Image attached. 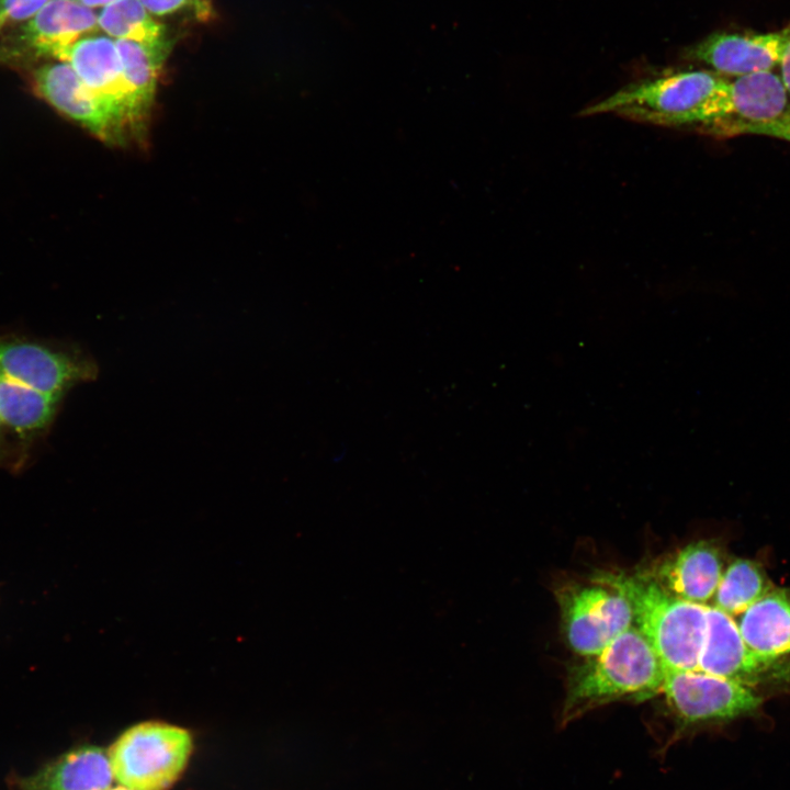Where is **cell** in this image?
<instances>
[{
    "label": "cell",
    "instance_id": "obj_26",
    "mask_svg": "<svg viewBox=\"0 0 790 790\" xmlns=\"http://www.w3.org/2000/svg\"><path fill=\"white\" fill-rule=\"evenodd\" d=\"M83 5L95 9V8H103L112 2H115L117 0H78Z\"/></svg>",
    "mask_w": 790,
    "mask_h": 790
},
{
    "label": "cell",
    "instance_id": "obj_8",
    "mask_svg": "<svg viewBox=\"0 0 790 790\" xmlns=\"http://www.w3.org/2000/svg\"><path fill=\"white\" fill-rule=\"evenodd\" d=\"M556 598L566 641L578 655L588 657L600 653L634 625L627 598L592 579L589 585L563 586Z\"/></svg>",
    "mask_w": 790,
    "mask_h": 790
},
{
    "label": "cell",
    "instance_id": "obj_2",
    "mask_svg": "<svg viewBox=\"0 0 790 790\" xmlns=\"http://www.w3.org/2000/svg\"><path fill=\"white\" fill-rule=\"evenodd\" d=\"M729 80L703 70L677 71L630 83L580 115L614 114L639 123L706 133L716 123Z\"/></svg>",
    "mask_w": 790,
    "mask_h": 790
},
{
    "label": "cell",
    "instance_id": "obj_5",
    "mask_svg": "<svg viewBox=\"0 0 790 790\" xmlns=\"http://www.w3.org/2000/svg\"><path fill=\"white\" fill-rule=\"evenodd\" d=\"M94 359L80 346L11 330H0V379L66 396L98 377Z\"/></svg>",
    "mask_w": 790,
    "mask_h": 790
},
{
    "label": "cell",
    "instance_id": "obj_7",
    "mask_svg": "<svg viewBox=\"0 0 790 790\" xmlns=\"http://www.w3.org/2000/svg\"><path fill=\"white\" fill-rule=\"evenodd\" d=\"M698 669L755 690L760 687L790 691V659L752 650L732 617L715 607H707V629Z\"/></svg>",
    "mask_w": 790,
    "mask_h": 790
},
{
    "label": "cell",
    "instance_id": "obj_1",
    "mask_svg": "<svg viewBox=\"0 0 790 790\" xmlns=\"http://www.w3.org/2000/svg\"><path fill=\"white\" fill-rule=\"evenodd\" d=\"M665 666L633 625L600 653L569 669L561 723L619 700L643 701L661 692Z\"/></svg>",
    "mask_w": 790,
    "mask_h": 790
},
{
    "label": "cell",
    "instance_id": "obj_12",
    "mask_svg": "<svg viewBox=\"0 0 790 790\" xmlns=\"http://www.w3.org/2000/svg\"><path fill=\"white\" fill-rule=\"evenodd\" d=\"M63 61L68 63L81 81L112 108L134 135L132 98L115 40L95 33L87 35L67 50Z\"/></svg>",
    "mask_w": 790,
    "mask_h": 790
},
{
    "label": "cell",
    "instance_id": "obj_13",
    "mask_svg": "<svg viewBox=\"0 0 790 790\" xmlns=\"http://www.w3.org/2000/svg\"><path fill=\"white\" fill-rule=\"evenodd\" d=\"M723 553L711 540L689 543L646 573L673 595L703 605L714 597L723 575Z\"/></svg>",
    "mask_w": 790,
    "mask_h": 790
},
{
    "label": "cell",
    "instance_id": "obj_23",
    "mask_svg": "<svg viewBox=\"0 0 790 790\" xmlns=\"http://www.w3.org/2000/svg\"><path fill=\"white\" fill-rule=\"evenodd\" d=\"M50 0H0V32L34 16Z\"/></svg>",
    "mask_w": 790,
    "mask_h": 790
},
{
    "label": "cell",
    "instance_id": "obj_10",
    "mask_svg": "<svg viewBox=\"0 0 790 790\" xmlns=\"http://www.w3.org/2000/svg\"><path fill=\"white\" fill-rule=\"evenodd\" d=\"M35 92L55 110L99 139L122 145L131 135L125 122L91 91L66 61L43 64L32 75Z\"/></svg>",
    "mask_w": 790,
    "mask_h": 790
},
{
    "label": "cell",
    "instance_id": "obj_19",
    "mask_svg": "<svg viewBox=\"0 0 790 790\" xmlns=\"http://www.w3.org/2000/svg\"><path fill=\"white\" fill-rule=\"evenodd\" d=\"M99 30L113 40L132 41L154 48L170 49L166 26L138 0H117L98 14Z\"/></svg>",
    "mask_w": 790,
    "mask_h": 790
},
{
    "label": "cell",
    "instance_id": "obj_14",
    "mask_svg": "<svg viewBox=\"0 0 790 790\" xmlns=\"http://www.w3.org/2000/svg\"><path fill=\"white\" fill-rule=\"evenodd\" d=\"M64 396L0 379V417L13 441L31 459L49 433Z\"/></svg>",
    "mask_w": 790,
    "mask_h": 790
},
{
    "label": "cell",
    "instance_id": "obj_20",
    "mask_svg": "<svg viewBox=\"0 0 790 790\" xmlns=\"http://www.w3.org/2000/svg\"><path fill=\"white\" fill-rule=\"evenodd\" d=\"M772 588L763 567L754 561L737 558L723 572L714 595V607L729 616H741Z\"/></svg>",
    "mask_w": 790,
    "mask_h": 790
},
{
    "label": "cell",
    "instance_id": "obj_16",
    "mask_svg": "<svg viewBox=\"0 0 790 790\" xmlns=\"http://www.w3.org/2000/svg\"><path fill=\"white\" fill-rule=\"evenodd\" d=\"M787 108V90L781 78L771 70L736 77L729 81L719 121L706 134L714 136L732 124L767 122Z\"/></svg>",
    "mask_w": 790,
    "mask_h": 790
},
{
    "label": "cell",
    "instance_id": "obj_17",
    "mask_svg": "<svg viewBox=\"0 0 790 790\" xmlns=\"http://www.w3.org/2000/svg\"><path fill=\"white\" fill-rule=\"evenodd\" d=\"M737 627L752 650L768 656L790 654V588H771L741 614Z\"/></svg>",
    "mask_w": 790,
    "mask_h": 790
},
{
    "label": "cell",
    "instance_id": "obj_4",
    "mask_svg": "<svg viewBox=\"0 0 790 790\" xmlns=\"http://www.w3.org/2000/svg\"><path fill=\"white\" fill-rule=\"evenodd\" d=\"M194 747L185 727L144 721L122 732L108 751L114 780L129 790H169L182 776Z\"/></svg>",
    "mask_w": 790,
    "mask_h": 790
},
{
    "label": "cell",
    "instance_id": "obj_22",
    "mask_svg": "<svg viewBox=\"0 0 790 790\" xmlns=\"http://www.w3.org/2000/svg\"><path fill=\"white\" fill-rule=\"evenodd\" d=\"M153 15L163 16L180 12H188L199 21L212 18L213 7L211 0H138Z\"/></svg>",
    "mask_w": 790,
    "mask_h": 790
},
{
    "label": "cell",
    "instance_id": "obj_18",
    "mask_svg": "<svg viewBox=\"0 0 790 790\" xmlns=\"http://www.w3.org/2000/svg\"><path fill=\"white\" fill-rule=\"evenodd\" d=\"M123 76L132 98L134 135L143 133L156 93L158 76L170 52L115 40Z\"/></svg>",
    "mask_w": 790,
    "mask_h": 790
},
{
    "label": "cell",
    "instance_id": "obj_11",
    "mask_svg": "<svg viewBox=\"0 0 790 790\" xmlns=\"http://www.w3.org/2000/svg\"><path fill=\"white\" fill-rule=\"evenodd\" d=\"M789 37L790 27L763 34L719 32L688 47L685 55L720 74L741 77L779 65Z\"/></svg>",
    "mask_w": 790,
    "mask_h": 790
},
{
    "label": "cell",
    "instance_id": "obj_21",
    "mask_svg": "<svg viewBox=\"0 0 790 790\" xmlns=\"http://www.w3.org/2000/svg\"><path fill=\"white\" fill-rule=\"evenodd\" d=\"M742 134L764 135L790 142V108L779 116L761 123L732 124L716 132V137H731Z\"/></svg>",
    "mask_w": 790,
    "mask_h": 790
},
{
    "label": "cell",
    "instance_id": "obj_3",
    "mask_svg": "<svg viewBox=\"0 0 790 790\" xmlns=\"http://www.w3.org/2000/svg\"><path fill=\"white\" fill-rule=\"evenodd\" d=\"M592 580L614 588L627 598L634 625L666 669L698 670L707 629L704 605L673 595L646 572H601Z\"/></svg>",
    "mask_w": 790,
    "mask_h": 790
},
{
    "label": "cell",
    "instance_id": "obj_6",
    "mask_svg": "<svg viewBox=\"0 0 790 790\" xmlns=\"http://www.w3.org/2000/svg\"><path fill=\"white\" fill-rule=\"evenodd\" d=\"M677 734L755 715L764 701L755 689L701 670L665 668L661 687Z\"/></svg>",
    "mask_w": 790,
    "mask_h": 790
},
{
    "label": "cell",
    "instance_id": "obj_24",
    "mask_svg": "<svg viewBox=\"0 0 790 790\" xmlns=\"http://www.w3.org/2000/svg\"><path fill=\"white\" fill-rule=\"evenodd\" d=\"M30 459L8 433L0 417V470L18 473L29 464Z\"/></svg>",
    "mask_w": 790,
    "mask_h": 790
},
{
    "label": "cell",
    "instance_id": "obj_15",
    "mask_svg": "<svg viewBox=\"0 0 790 790\" xmlns=\"http://www.w3.org/2000/svg\"><path fill=\"white\" fill-rule=\"evenodd\" d=\"M113 781L108 751L83 745L64 753L15 782L18 790H108Z\"/></svg>",
    "mask_w": 790,
    "mask_h": 790
},
{
    "label": "cell",
    "instance_id": "obj_27",
    "mask_svg": "<svg viewBox=\"0 0 790 790\" xmlns=\"http://www.w3.org/2000/svg\"><path fill=\"white\" fill-rule=\"evenodd\" d=\"M108 790H129V789H127V788L122 787V786L119 785V787H114V788L111 787V788H109Z\"/></svg>",
    "mask_w": 790,
    "mask_h": 790
},
{
    "label": "cell",
    "instance_id": "obj_9",
    "mask_svg": "<svg viewBox=\"0 0 790 790\" xmlns=\"http://www.w3.org/2000/svg\"><path fill=\"white\" fill-rule=\"evenodd\" d=\"M0 45L1 60L54 58L64 60L80 38L94 34L98 15L78 0H50Z\"/></svg>",
    "mask_w": 790,
    "mask_h": 790
},
{
    "label": "cell",
    "instance_id": "obj_25",
    "mask_svg": "<svg viewBox=\"0 0 790 790\" xmlns=\"http://www.w3.org/2000/svg\"><path fill=\"white\" fill-rule=\"evenodd\" d=\"M781 80L787 92H790V37L785 46L780 63Z\"/></svg>",
    "mask_w": 790,
    "mask_h": 790
}]
</instances>
